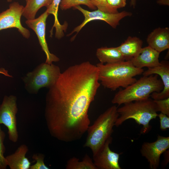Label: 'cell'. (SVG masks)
Listing matches in <instances>:
<instances>
[{"label":"cell","instance_id":"26","mask_svg":"<svg viewBox=\"0 0 169 169\" xmlns=\"http://www.w3.org/2000/svg\"><path fill=\"white\" fill-rule=\"evenodd\" d=\"M157 111L169 117V97L163 100H154Z\"/></svg>","mask_w":169,"mask_h":169},{"label":"cell","instance_id":"28","mask_svg":"<svg viewBox=\"0 0 169 169\" xmlns=\"http://www.w3.org/2000/svg\"><path fill=\"white\" fill-rule=\"evenodd\" d=\"M108 3L113 7L118 9L125 7L126 0H107Z\"/></svg>","mask_w":169,"mask_h":169},{"label":"cell","instance_id":"25","mask_svg":"<svg viewBox=\"0 0 169 169\" xmlns=\"http://www.w3.org/2000/svg\"><path fill=\"white\" fill-rule=\"evenodd\" d=\"M45 156L42 153H38L34 154L32 159L35 161L36 163L30 166L29 169H49L44 162Z\"/></svg>","mask_w":169,"mask_h":169},{"label":"cell","instance_id":"30","mask_svg":"<svg viewBox=\"0 0 169 169\" xmlns=\"http://www.w3.org/2000/svg\"><path fill=\"white\" fill-rule=\"evenodd\" d=\"M157 3L160 5L169 6V0H158Z\"/></svg>","mask_w":169,"mask_h":169},{"label":"cell","instance_id":"23","mask_svg":"<svg viewBox=\"0 0 169 169\" xmlns=\"http://www.w3.org/2000/svg\"><path fill=\"white\" fill-rule=\"evenodd\" d=\"M96 8L101 11L110 13H116L118 12L116 9L109 4L107 0H90Z\"/></svg>","mask_w":169,"mask_h":169},{"label":"cell","instance_id":"2","mask_svg":"<svg viewBox=\"0 0 169 169\" xmlns=\"http://www.w3.org/2000/svg\"><path fill=\"white\" fill-rule=\"evenodd\" d=\"M99 69L98 80L105 88L114 91L120 87L125 88L135 82L134 77L144 70L135 67L131 61H123L96 65Z\"/></svg>","mask_w":169,"mask_h":169},{"label":"cell","instance_id":"21","mask_svg":"<svg viewBox=\"0 0 169 169\" xmlns=\"http://www.w3.org/2000/svg\"><path fill=\"white\" fill-rule=\"evenodd\" d=\"M66 169H97L91 158L87 154L85 155L82 161L75 157L70 158L67 161Z\"/></svg>","mask_w":169,"mask_h":169},{"label":"cell","instance_id":"10","mask_svg":"<svg viewBox=\"0 0 169 169\" xmlns=\"http://www.w3.org/2000/svg\"><path fill=\"white\" fill-rule=\"evenodd\" d=\"M169 148V137L158 135L155 141L144 143L140 151L147 160L150 168L156 169L159 165L160 156Z\"/></svg>","mask_w":169,"mask_h":169},{"label":"cell","instance_id":"14","mask_svg":"<svg viewBox=\"0 0 169 169\" xmlns=\"http://www.w3.org/2000/svg\"><path fill=\"white\" fill-rule=\"evenodd\" d=\"M160 54L148 46L142 48L131 61L135 67L139 69L145 67L153 68L161 64L159 60Z\"/></svg>","mask_w":169,"mask_h":169},{"label":"cell","instance_id":"9","mask_svg":"<svg viewBox=\"0 0 169 169\" xmlns=\"http://www.w3.org/2000/svg\"><path fill=\"white\" fill-rule=\"evenodd\" d=\"M24 7L17 2L11 4L9 8L0 13V31L11 28H17L26 38L30 36L29 30L24 27L21 22Z\"/></svg>","mask_w":169,"mask_h":169},{"label":"cell","instance_id":"27","mask_svg":"<svg viewBox=\"0 0 169 169\" xmlns=\"http://www.w3.org/2000/svg\"><path fill=\"white\" fill-rule=\"evenodd\" d=\"M160 119V129L161 131H165L169 128V117L161 113L158 114Z\"/></svg>","mask_w":169,"mask_h":169},{"label":"cell","instance_id":"8","mask_svg":"<svg viewBox=\"0 0 169 169\" xmlns=\"http://www.w3.org/2000/svg\"><path fill=\"white\" fill-rule=\"evenodd\" d=\"M74 8L80 11L83 15L84 19L79 25L76 27L69 34V36L74 32L78 33L82 28L88 23L94 20L103 21L114 28H115L119 24L120 22L122 19L126 17L131 16V13L125 11L116 13H110L105 12L99 9L93 11L85 10L79 6Z\"/></svg>","mask_w":169,"mask_h":169},{"label":"cell","instance_id":"29","mask_svg":"<svg viewBox=\"0 0 169 169\" xmlns=\"http://www.w3.org/2000/svg\"><path fill=\"white\" fill-rule=\"evenodd\" d=\"M0 74L8 77H13V76L8 73V71L3 68H0Z\"/></svg>","mask_w":169,"mask_h":169},{"label":"cell","instance_id":"12","mask_svg":"<svg viewBox=\"0 0 169 169\" xmlns=\"http://www.w3.org/2000/svg\"><path fill=\"white\" fill-rule=\"evenodd\" d=\"M112 138L109 137L98 152L93 155V162L97 169H121L119 164L120 154L111 150L109 145Z\"/></svg>","mask_w":169,"mask_h":169},{"label":"cell","instance_id":"20","mask_svg":"<svg viewBox=\"0 0 169 169\" xmlns=\"http://www.w3.org/2000/svg\"><path fill=\"white\" fill-rule=\"evenodd\" d=\"M61 1V0H53L51 4L46 9L49 13L53 15L54 17V23L50 31L51 33H52L53 28H55V37L58 39L61 38L64 36V32L66 31L67 27L66 23L61 24L58 19V8Z\"/></svg>","mask_w":169,"mask_h":169},{"label":"cell","instance_id":"13","mask_svg":"<svg viewBox=\"0 0 169 169\" xmlns=\"http://www.w3.org/2000/svg\"><path fill=\"white\" fill-rule=\"evenodd\" d=\"M160 62V65L153 68H148L142 73L143 76L156 74L161 77L163 88L160 92H154L151 93L150 96L154 100H163L169 97V62L163 60Z\"/></svg>","mask_w":169,"mask_h":169},{"label":"cell","instance_id":"31","mask_svg":"<svg viewBox=\"0 0 169 169\" xmlns=\"http://www.w3.org/2000/svg\"><path fill=\"white\" fill-rule=\"evenodd\" d=\"M137 0H130V5L134 8L135 7Z\"/></svg>","mask_w":169,"mask_h":169},{"label":"cell","instance_id":"11","mask_svg":"<svg viewBox=\"0 0 169 169\" xmlns=\"http://www.w3.org/2000/svg\"><path fill=\"white\" fill-rule=\"evenodd\" d=\"M49 15L46 10L38 17L33 19L27 20L25 23L27 25L36 33L39 43L46 56L45 62L51 64L53 62H57L59 58L50 52L45 38V28L47 18Z\"/></svg>","mask_w":169,"mask_h":169},{"label":"cell","instance_id":"16","mask_svg":"<svg viewBox=\"0 0 169 169\" xmlns=\"http://www.w3.org/2000/svg\"><path fill=\"white\" fill-rule=\"evenodd\" d=\"M28 150L26 145L22 144L14 153L5 157L10 169H29L31 162L25 156Z\"/></svg>","mask_w":169,"mask_h":169},{"label":"cell","instance_id":"19","mask_svg":"<svg viewBox=\"0 0 169 169\" xmlns=\"http://www.w3.org/2000/svg\"><path fill=\"white\" fill-rule=\"evenodd\" d=\"M53 0H27L22 15L27 20L35 18L38 11L43 7H48Z\"/></svg>","mask_w":169,"mask_h":169},{"label":"cell","instance_id":"22","mask_svg":"<svg viewBox=\"0 0 169 169\" xmlns=\"http://www.w3.org/2000/svg\"><path fill=\"white\" fill-rule=\"evenodd\" d=\"M80 5H85L92 9L96 8L90 0H61L59 6L61 10H66Z\"/></svg>","mask_w":169,"mask_h":169},{"label":"cell","instance_id":"18","mask_svg":"<svg viewBox=\"0 0 169 169\" xmlns=\"http://www.w3.org/2000/svg\"><path fill=\"white\" fill-rule=\"evenodd\" d=\"M97 58L102 64H110L125 61V59L116 47H101L96 52Z\"/></svg>","mask_w":169,"mask_h":169},{"label":"cell","instance_id":"4","mask_svg":"<svg viewBox=\"0 0 169 169\" xmlns=\"http://www.w3.org/2000/svg\"><path fill=\"white\" fill-rule=\"evenodd\" d=\"M117 111L119 115L115 126L118 127L127 120L133 119L137 124L143 126L141 131L143 134L150 130V121L158 115L156 104L154 100L150 98L125 103L118 108Z\"/></svg>","mask_w":169,"mask_h":169},{"label":"cell","instance_id":"7","mask_svg":"<svg viewBox=\"0 0 169 169\" xmlns=\"http://www.w3.org/2000/svg\"><path fill=\"white\" fill-rule=\"evenodd\" d=\"M17 98L15 95H5L0 105V124L4 125L8 129L9 140L16 142L18 135L17 128L16 115L18 109Z\"/></svg>","mask_w":169,"mask_h":169},{"label":"cell","instance_id":"17","mask_svg":"<svg viewBox=\"0 0 169 169\" xmlns=\"http://www.w3.org/2000/svg\"><path fill=\"white\" fill-rule=\"evenodd\" d=\"M142 44L143 41L140 38L129 36L124 42L116 47L125 61H131L142 48Z\"/></svg>","mask_w":169,"mask_h":169},{"label":"cell","instance_id":"6","mask_svg":"<svg viewBox=\"0 0 169 169\" xmlns=\"http://www.w3.org/2000/svg\"><path fill=\"white\" fill-rule=\"evenodd\" d=\"M61 73L59 66L53 63H43L27 73L22 79L26 91L29 94H36L42 88L49 89L53 86Z\"/></svg>","mask_w":169,"mask_h":169},{"label":"cell","instance_id":"32","mask_svg":"<svg viewBox=\"0 0 169 169\" xmlns=\"http://www.w3.org/2000/svg\"><path fill=\"white\" fill-rule=\"evenodd\" d=\"M8 2H10L12 1V0H6Z\"/></svg>","mask_w":169,"mask_h":169},{"label":"cell","instance_id":"3","mask_svg":"<svg viewBox=\"0 0 169 169\" xmlns=\"http://www.w3.org/2000/svg\"><path fill=\"white\" fill-rule=\"evenodd\" d=\"M117 107L112 106L100 114L87 130V136L84 145L90 149L93 155L103 146L113 133V127L119 116Z\"/></svg>","mask_w":169,"mask_h":169},{"label":"cell","instance_id":"15","mask_svg":"<svg viewBox=\"0 0 169 169\" xmlns=\"http://www.w3.org/2000/svg\"><path fill=\"white\" fill-rule=\"evenodd\" d=\"M148 46L161 53L169 48V28L159 27L155 29L147 36Z\"/></svg>","mask_w":169,"mask_h":169},{"label":"cell","instance_id":"1","mask_svg":"<svg viewBox=\"0 0 169 169\" xmlns=\"http://www.w3.org/2000/svg\"><path fill=\"white\" fill-rule=\"evenodd\" d=\"M99 69L89 61L68 68L45 98L44 116L51 135L69 142L80 139L90 124L88 111L100 84Z\"/></svg>","mask_w":169,"mask_h":169},{"label":"cell","instance_id":"24","mask_svg":"<svg viewBox=\"0 0 169 169\" xmlns=\"http://www.w3.org/2000/svg\"><path fill=\"white\" fill-rule=\"evenodd\" d=\"M5 134L1 129L0 124V169H6L8 166L4 153L5 148L4 141L5 138Z\"/></svg>","mask_w":169,"mask_h":169},{"label":"cell","instance_id":"5","mask_svg":"<svg viewBox=\"0 0 169 169\" xmlns=\"http://www.w3.org/2000/svg\"><path fill=\"white\" fill-rule=\"evenodd\" d=\"M163 88L158 75L143 76L132 84L116 93L111 102L120 105L130 102L147 99L153 92H160Z\"/></svg>","mask_w":169,"mask_h":169},{"label":"cell","instance_id":"33","mask_svg":"<svg viewBox=\"0 0 169 169\" xmlns=\"http://www.w3.org/2000/svg\"><path fill=\"white\" fill-rule=\"evenodd\" d=\"M25 1H27V0H25Z\"/></svg>","mask_w":169,"mask_h":169}]
</instances>
